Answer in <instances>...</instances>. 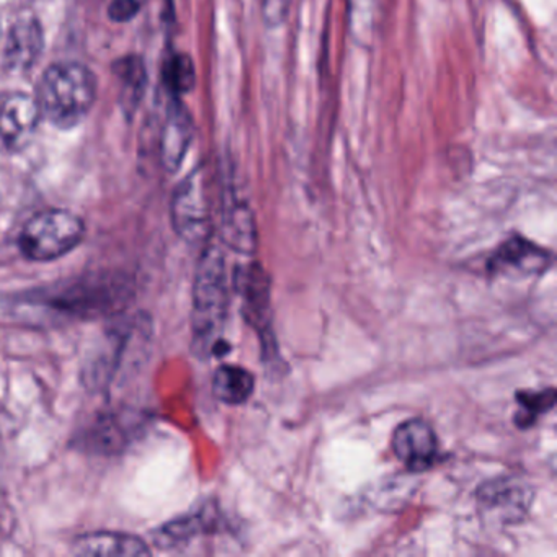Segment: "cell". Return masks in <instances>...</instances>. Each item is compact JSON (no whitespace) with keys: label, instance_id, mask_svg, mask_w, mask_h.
<instances>
[{"label":"cell","instance_id":"obj_19","mask_svg":"<svg viewBox=\"0 0 557 557\" xmlns=\"http://www.w3.org/2000/svg\"><path fill=\"white\" fill-rule=\"evenodd\" d=\"M165 79L175 94L188 92L195 84L194 64L184 54H175L169 61Z\"/></svg>","mask_w":557,"mask_h":557},{"label":"cell","instance_id":"obj_10","mask_svg":"<svg viewBox=\"0 0 557 557\" xmlns=\"http://www.w3.org/2000/svg\"><path fill=\"white\" fill-rule=\"evenodd\" d=\"M44 51V34L37 18L25 15L12 25L4 47V67L12 74L28 73Z\"/></svg>","mask_w":557,"mask_h":557},{"label":"cell","instance_id":"obj_21","mask_svg":"<svg viewBox=\"0 0 557 557\" xmlns=\"http://www.w3.org/2000/svg\"><path fill=\"white\" fill-rule=\"evenodd\" d=\"M0 37H2V30H0Z\"/></svg>","mask_w":557,"mask_h":557},{"label":"cell","instance_id":"obj_7","mask_svg":"<svg viewBox=\"0 0 557 557\" xmlns=\"http://www.w3.org/2000/svg\"><path fill=\"white\" fill-rule=\"evenodd\" d=\"M393 451L409 471L423 472L438 461V438L423 419H409L393 435Z\"/></svg>","mask_w":557,"mask_h":557},{"label":"cell","instance_id":"obj_4","mask_svg":"<svg viewBox=\"0 0 557 557\" xmlns=\"http://www.w3.org/2000/svg\"><path fill=\"white\" fill-rule=\"evenodd\" d=\"M478 510L485 521L494 524H517L530 513L533 488L517 475L491 479L475 492Z\"/></svg>","mask_w":557,"mask_h":557},{"label":"cell","instance_id":"obj_5","mask_svg":"<svg viewBox=\"0 0 557 557\" xmlns=\"http://www.w3.org/2000/svg\"><path fill=\"white\" fill-rule=\"evenodd\" d=\"M172 224L175 233L187 243H207L211 213L203 172L195 171L178 185L172 198Z\"/></svg>","mask_w":557,"mask_h":557},{"label":"cell","instance_id":"obj_16","mask_svg":"<svg viewBox=\"0 0 557 557\" xmlns=\"http://www.w3.org/2000/svg\"><path fill=\"white\" fill-rule=\"evenodd\" d=\"M208 524H210V518L207 517L205 511L177 518V520L169 521L161 530H158L156 543L162 547L177 546V544L185 543L197 534L203 533Z\"/></svg>","mask_w":557,"mask_h":557},{"label":"cell","instance_id":"obj_14","mask_svg":"<svg viewBox=\"0 0 557 557\" xmlns=\"http://www.w3.org/2000/svg\"><path fill=\"white\" fill-rule=\"evenodd\" d=\"M256 389V377L246 368L221 364L213 376V394L227 406H240L250 399Z\"/></svg>","mask_w":557,"mask_h":557},{"label":"cell","instance_id":"obj_17","mask_svg":"<svg viewBox=\"0 0 557 557\" xmlns=\"http://www.w3.org/2000/svg\"><path fill=\"white\" fill-rule=\"evenodd\" d=\"M518 410L515 412V425L518 429H530L537 417L546 413L547 410L553 409L556 404V389L549 387V389L536 391H521L517 394Z\"/></svg>","mask_w":557,"mask_h":557},{"label":"cell","instance_id":"obj_9","mask_svg":"<svg viewBox=\"0 0 557 557\" xmlns=\"http://www.w3.org/2000/svg\"><path fill=\"white\" fill-rule=\"evenodd\" d=\"M40 120V109L34 97L9 94L0 100V139L8 148L17 151L28 146Z\"/></svg>","mask_w":557,"mask_h":557},{"label":"cell","instance_id":"obj_1","mask_svg":"<svg viewBox=\"0 0 557 557\" xmlns=\"http://www.w3.org/2000/svg\"><path fill=\"white\" fill-rule=\"evenodd\" d=\"M230 308V283H227L226 260L220 247L207 246L198 262L194 283V331L195 351L201 357L220 355L223 344L221 334L226 325Z\"/></svg>","mask_w":557,"mask_h":557},{"label":"cell","instance_id":"obj_20","mask_svg":"<svg viewBox=\"0 0 557 557\" xmlns=\"http://www.w3.org/2000/svg\"><path fill=\"white\" fill-rule=\"evenodd\" d=\"M146 0H113L110 4L109 14L112 21L128 22L136 17Z\"/></svg>","mask_w":557,"mask_h":557},{"label":"cell","instance_id":"obj_2","mask_svg":"<svg viewBox=\"0 0 557 557\" xmlns=\"http://www.w3.org/2000/svg\"><path fill=\"white\" fill-rule=\"evenodd\" d=\"M41 119L61 129L79 125L96 100V77L79 63H58L44 74L37 97Z\"/></svg>","mask_w":557,"mask_h":557},{"label":"cell","instance_id":"obj_11","mask_svg":"<svg viewBox=\"0 0 557 557\" xmlns=\"http://www.w3.org/2000/svg\"><path fill=\"white\" fill-rule=\"evenodd\" d=\"M223 237L236 252L243 256L256 253V220L246 201L240 200L233 188L223 198Z\"/></svg>","mask_w":557,"mask_h":557},{"label":"cell","instance_id":"obj_8","mask_svg":"<svg viewBox=\"0 0 557 557\" xmlns=\"http://www.w3.org/2000/svg\"><path fill=\"white\" fill-rule=\"evenodd\" d=\"M125 289L113 280H84L61 293L54 302L63 311L77 315L107 314L122 305Z\"/></svg>","mask_w":557,"mask_h":557},{"label":"cell","instance_id":"obj_15","mask_svg":"<svg viewBox=\"0 0 557 557\" xmlns=\"http://www.w3.org/2000/svg\"><path fill=\"white\" fill-rule=\"evenodd\" d=\"M191 139V125L184 110L175 109L168 120L162 141V158L171 171L181 165Z\"/></svg>","mask_w":557,"mask_h":557},{"label":"cell","instance_id":"obj_12","mask_svg":"<svg viewBox=\"0 0 557 557\" xmlns=\"http://www.w3.org/2000/svg\"><path fill=\"white\" fill-rule=\"evenodd\" d=\"M73 553L86 557H145L151 556L152 550L135 534L99 531L77 537Z\"/></svg>","mask_w":557,"mask_h":557},{"label":"cell","instance_id":"obj_6","mask_svg":"<svg viewBox=\"0 0 557 557\" xmlns=\"http://www.w3.org/2000/svg\"><path fill=\"white\" fill-rule=\"evenodd\" d=\"M553 262L543 247L521 236H513L500 244L488 259L487 270L494 276L523 280L541 275Z\"/></svg>","mask_w":557,"mask_h":557},{"label":"cell","instance_id":"obj_13","mask_svg":"<svg viewBox=\"0 0 557 557\" xmlns=\"http://www.w3.org/2000/svg\"><path fill=\"white\" fill-rule=\"evenodd\" d=\"M237 288L243 295L247 321L256 325L257 331L265 332L270 319V283L262 267L252 263L240 270Z\"/></svg>","mask_w":557,"mask_h":557},{"label":"cell","instance_id":"obj_3","mask_svg":"<svg viewBox=\"0 0 557 557\" xmlns=\"http://www.w3.org/2000/svg\"><path fill=\"white\" fill-rule=\"evenodd\" d=\"M86 226L77 214L47 210L35 214L21 233V250L37 262H50L73 252L83 243Z\"/></svg>","mask_w":557,"mask_h":557},{"label":"cell","instance_id":"obj_18","mask_svg":"<svg viewBox=\"0 0 557 557\" xmlns=\"http://www.w3.org/2000/svg\"><path fill=\"white\" fill-rule=\"evenodd\" d=\"M380 0H348V24L360 44H368L376 28Z\"/></svg>","mask_w":557,"mask_h":557}]
</instances>
